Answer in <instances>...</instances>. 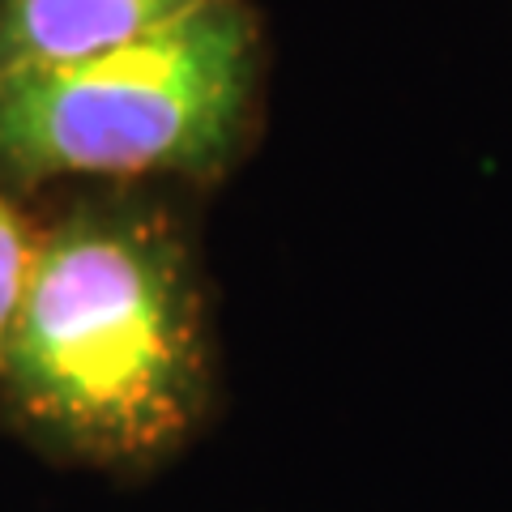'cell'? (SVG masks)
Listing matches in <instances>:
<instances>
[{
    "label": "cell",
    "instance_id": "cell-1",
    "mask_svg": "<svg viewBox=\"0 0 512 512\" xmlns=\"http://www.w3.org/2000/svg\"><path fill=\"white\" fill-rule=\"evenodd\" d=\"M0 406L94 466H154L214 406V320L180 214L150 188H99L39 227L0 342Z\"/></svg>",
    "mask_w": 512,
    "mask_h": 512
},
{
    "label": "cell",
    "instance_id": "cell-2",
    "mask_svg": "<svg viewBox=\"0 0 512 512\" xmlns=\"http://www.w3.org/2000/svg\"><path fill=\"white\" fill-rule=\"evenodd\" d=\"M265 64L252 0H205L99 56L5 69L0 188L214 184L256 137Z\"/></svg>",
    "mask_w": 512,
    "mask_h": 512
},
{
    "label": "cell",
    "instance_id": "cell-3",
    "mask_svg": "<svg viewBox=\"0 0 512 512\" xmlns=\"http://www.w3.org/2000/svg\"><path fill=\"white\" fill-rule=\"evenodd\" d=\"M205 0H0V73L133 43Z\"/></svg>",
    "mask_w": 512,
    "mask_h": 512
},
{
    "label": "cell",
    "instance_id": "cell-4",
    "mask_svg": "<svg viewBox=\"0 0 512 512\" xmlns=\"http://www.w3.org/2000/svg\"><path fill=\"white\" fill-rule=\"evenodd\" d=\"M35 244H39V227L9 201V188H0V342H5V329L26 291Z\"/></svg>",
    "mask_w": 512,
    "mask_h": 512
}]
</instances>
